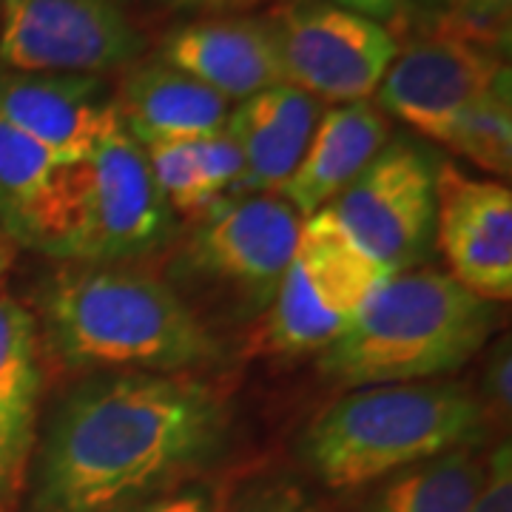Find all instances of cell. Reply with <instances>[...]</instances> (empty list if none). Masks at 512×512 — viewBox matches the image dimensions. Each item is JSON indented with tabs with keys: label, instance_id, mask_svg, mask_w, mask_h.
<instances>
[{
	"label": "cell",
	"instance_id": "cell-1",
	"mask_svg": "<svg viewBox=\"0 0 512 512\" xmlns=\"http://www.w3.org/2000/svg\"><path fill=\"white\" fill-rule=\"evenodd\" d=\"M228 413L188 373H111L60 404L35 450L23 512H109L165 493L217 456Z\"/></svg>",
	"mask_w": 512,
	"mask_h": 512
},
{
	"label": "cell",
	"instance_id": "cell-2",
	"mask_svg": "<svg viewBox=\"0 0 512 512\" xmlns=\"http://www.w3.org/2000/svg\"><path fill=\"white\" fill-rule=\"evenodd\" d=\"M46 339L63 362L185 373L220 345L165 279L128 265H69L43 291Z\"/></svg>",
	"mask_w": 512,
	"mask_h": 512
},
{
	"label": "cell",
	"instance_id": "cell-3",
	"mask_svg": "<svg viewBox=\"0 0 512 512\" xmlns=\"http://www.w3.org/2000/svg\"><path fill=\"white\" fill-rule=\"evenodd\" d=\"M495 330V305L433 268L396 271L333 345L319 373L342 387L430 382L467 365Z\"/></svg>",
	"mask_w": 512,
	"mask_h": 512
},
{
	"label": "cell",
	"instance_id": "cell-4",
	"mask_svg": "<svg viewBox=\"0 0 512 512\" xmlns=\"http://www.w3.org/2000/svg\"><path fill=\"white\" fill-rule=\"evenodd\" d=\"M484 402L453 382L353 387L311 421L302 453L330 490H362L416 461L473 444Z\"/></svg>",
	"mask_w": 512,
	"mask_h": 512
},
{
	"label": "cell",
	"instance_id": "cell-5",
	"mask_svg": "<svg viewBox=\"0 0 512 512\" xmlns=\"http://www.w3.org/2000/svg\"><path fill=\"white\" fill-rule=\"evenodd\" d=\"M168 228L171 205L146 151L117 123L89 157L66 165L60 228L49 256L72 265H126L157 248Z\"/></svg>",
	"mask_w": 512,
	"mask_h": 512
},
{
	"label": "cell",
	"instance_id": "cell-6",
	"mask_svg": "<svg viewBox=\"0 0 512 512\" xmlns=\"http://www.w3.org/2000/svg\"><path fill=\"white\" fill-rule=\"evenodd\" d=\"M387 276L328 208L316 211L302 222L291 265L248 350L288 359L322 353L353 325Z\"/></svg>",
	"mask_w": 512,
	"mask_h": 512
},
{
	"label": "cell",
	"instance_id": "cell-7",
	"mask_svg": "<svg viewBox=\"0 0 512 512\" xmlns=\"http://www.w3.org/2000/svg\"><path fill=\"white\" fill-rule=\"evenodd\" d=\"M265 23L282 83L308 92L322 106L370 100L399 55V40L384 23L325 0H291L265 15Z\"/></svg>",
	"mask_w": 512,
	"mask_h": 512
},
{
	"label": "cell",
	"instance_id": "cell-8",
	"mask_svg": "<svg viewBox=\"0 0 512 512\" xmlns=\"http://www.w3.org/2000/svg\"><path fill=\"white\" fill-rule=\"evenodd\" d=\"M146 40L117 0H0V63L9 72L131 69Z\"/></svg>",
	"mask_w": 512,
	"mask_h": 512
},
{
	"label": "cell",
	"instance_id": "cell-9",
	"mask_svg": "<svg viewBox=\"0 0 512 512\" xmlns=\"http://www.w3.org/2000/svg\"><path fill=\"white\" fill-rule=\"evenodd\" d=\"M328 211L390 274L419 268L436 234V168L413 143H387Z\"/></svg>",
	"mask_w": 512,
	"mask_h": 512
},
{
	"label": "cell",
	"instance_id": "cell-10",
	"mask_svg": "<svg viewBox=\"0 0 512 512\" xmlns=\"http://www.w3.org/2000/svg\"><path fill=\"white\" fill-rule=\"evenodd\" d=\"M507 69L501 55L436 29L393 57L376 89V106L441 143L453 120Z\"/></svg>",
	"mask_w": 512,
	"mask_h": 512
},
{
	"label": "cell",
	"instance_id": "cell-11",
	"mask_svg": "<svg viewBox=\"0 0 512 512\" xmlns=\"http://www.w3.org/2000/svg\"><path fill=\"white\" fill-rule=\"evenodd\" d=\"M302 217L279 194H248L202 214L191 259L202 274L268 308L291 265Z\"/></svg>",
	"mask_w": 512,
	"mask_h": 512
},
{
	"label": "cell",
	"instance_id": "cell-12",
	"mask_svg": "<svg viewBox=\"0 0 512 512\" xmlns=\"http://www.w3.org/2000/svg\"><path fill=\"white\" fill-rule=\"evenodd\" d=\"M436 245L461 288L487 302L512 296V191L453 163L436 171Z\"/></svg>",
	"mask_w": 512,
	"mask_h": 512
},
{
	"label": "cell",
	"instance_id": "cell-13",
	"mask_svg": "<svg viewBox=\"0 0 512 512\" xmlns=\"http://www.w3.org/2000/svg\"><path fill=\"white\" fill-rule=\"evenodd\" d=\"M0 120L55 151L66 163L92 154L117 126L114 92L94 74L0 72Z\"/></svg>",
	"mask_w": 512,
	"mask_h": 512
},
{
	"label": "cell",
	"instance_id": "cell-14",
	"mask_svg": "<svg viewBox=\"0 0 512 512\" xmlns=\"http://www.w3.org/2000/svg\"><path fill=\"white\" fill-rule=\"evenodd\" d=\"M40 345L32 311L0 291V512H18L29 484L43 396Z\"/></svg>",
	"mask_w": 512,
	"mask_h": 512
},
{
	"label": "cell",
	"instance_id": "cell-15",
	"mask_svg": "<svg viewBox=\"0 0 512 512\" xmlns=\"http://www.w3.org/2000/svg\"><path fill=\"white\" fill-rule=\"evenodd\" d=\"M163 60L228 103H242L282 83L274 37L265 18L217 15L185 23L165 37Z\"/></svg>",
	"mask_w": 512,
	"mask_h": 512
},
{
	"label": "cell",
	"instance_id": "cell-16",
	"mask_svg": "<svg viewBox=\"0 0 512 512\" xmlns=\"http://www.w3.org/2000/svg\"><path fill=\"white\" fill-rule=\"evenodd\" d=\"M117 120L137 146L200 140L228 123V100L165 60L131 66L114 94Z\"/></svg>",
	"mask_w": 512,
	"mask_h": 512
},
{
	"label": "cell",
	"instance_id": "cell-17",
	"mask_svg": "<svg viewBox=\"0 0 512 512\" xmlns=\"http://www.w3.org/2000/svg\"><path fill=\"white\" fill-rule=\"evenodd\" d=\"M384 146L387 123L376 103L359 100L330 106L279 197L291 202L302 220H308L328 208Z\"/></svg>",
	"mask_w": 512,
	"mask_h": 512
},
{
	"label": "cell",
	"instance_id": "cell-18",
	"mask_svg": "<svg viewBox=\"0 0 512 512\" xmlns=\"http://www.w3.org/2000/svg\"><path fill=\"white\" fill-rule=\"evenodd\" d=\"M66 165L72 163L0 120V231L12 245L52 254Z\"/></svg>",
	"mask_w": 512,
	"mask_h": 512
},
{
	"label": "cell",
	"instance_id": "cell-19",
	"mask_svg": "<svg viewBox=\"0 0 512 512\" xmlns=\"http://www.w3.org/2000/svg\"><path fill=\"white\" fill-rule=\"evenodd\" d=\"M481 470L476 447L461 444L370 484L359 512H470Z\"/></svg>",
	"mask_w": 512,
	"mask_h": 512
},
{
	"label": "cell",
	"instance_id": "cell-20",
	"mask_svg": "<svg viewBox=\"0 0 512 512\" xmlns=\"http://www.w3.org/2000/svg\"><path fill=\"white\" fill-rule=\"evenodd\" d=\"M225 128L234 134L242 160H245V174H242L237 197L282 194L296 165L302 163L308 143L274 123L251 97L242 100L237 109L228 114Z\"/></svg>",
	"mask_w": 512,
	"mask_h": 512
},
{
	"label": "cell",
	"instance_id": "cell-21",
	"mask_svg": "<svg viewBox=\"0 0 512 512\" xmlns=\"http://www.w3.org/2000/svg\"><path fill=\"white\" fill-rule=\"evenodd\" d=\"M441 146L453 148L493 177H510L512 171V92L510 72H504L487 92L473 100L453 120Z\"/></svg>",
	"mask_w": 512,
	"mask_h": 512
},
{
	"label": "cell",
	"instance_id": "cell-22",
	"mask_svg": "<svg viewBox=\"0 0 512 512\" xmlns=\"http://www.w3.org/2000/svg\"><path fill=\"white\" fill-rule=\"evenodd\" d=\"M151 165V174L163 191L171 211L180 214H208L217 202L208 194L202 180L200 160L194 140L188 143H165V146L143 148Z\"/></svg>",
	"mask_w": 512,
	"mask_h": 512
},
{
	"label": "cell",
	"instance_id": "cell-23",
	"mask_svg": "<svg viewBox=\"0 0 512 512\" xmlns=\"http://www.w3.org/2000/svg\"><path fill=\"white\" fill-rule=\"evenodd\" d=\"M439 26L501 55L510 49L512 0H450Z\"/></svg>",
	"mask_w": 512,
	"mask_h": 512
},
{
	"label": "cell",
	"instance_id": "cell-24",
	"mask_svg": "<svg viewBox=\"0 0 512 512\" xmlns=\"http://www.w3.org/2000/svg\"><path fill=\"white\" fill-rule=\"evenodd\" d=\"M194 148H197L202 180H205V188L214 197V202L220 205L225 200H234L239 183H242V174H245V160H242V151H239L234 134L228 128H220L208 137L194 140Z\"/></svg>",
	"mask_w": 512,
	"mask_h": 512
},
{
	"label": "cell",
	"instance_id": "cell-25",
	"mask_svg": "<svg viewBox=\"0 0 512 512\" xmlns=\"http://www.w3.org/2000/svg\"><path fill=\"white\" fill-rule=\"evenodd\" d=\"M231 512H325V507L299 481L276 476L248 487Z\"/></svg>",
	"mask_w": 512,
	"mask_h": 512
},
{
	"label": "cell",
	"instance_id": "cell-26",
	"mask_svg": "<svg viewBox=\"0 0 512 512\" xmlns=\"http://www.w3.org/2000/svg\"><path fill=\"white\" fill-rule=\"evenodd\" d=\"M470 512H512V450L507 439L484 458Z\"/></svg>",
	"mask_w": 512,
	"mask_h": 512
},
{
	"label": "cell",
	"instance_id": "cell-27",
	"mask_svg": "<svg viewBox=\"0 0 512 512\" xmlns=\"http://www.w3.org/2000/svg\"><path fill=\"white\" fill-rule=\"evenodd\" d=\"M109 512H214V504L208 490L202 487H177Z\"/></svg>",
	"mask_w": 512,
	"mask_h": 512
},
{
	"label": "cell",
	"instance_id": "cell-28",
	"mask_svg": "<svg viewBox=\"0 0 512 512\" xmlns=\"http://www.w3.org/2000/svg\"><path fill=\"white\" fill-rule=\"evenodd\" d=\"M512 359H510V339L498 342L490 356V365H487V379H484V390H487V399L493 404L495 410L507 419L510 416L512 404Z\"/></svg>",
	"mask_w": 512,
	"mask_h": 512
},
{
	"label": "cell",
	"instance_id": "cell-29",
	"mask_svg": "<svg viewBox=\"0 0 512 512\" xmlns=\"http://www.w3.org/2000/svg\"><path fill=\"white\" fill-rule=\"evenodd\" d=\"M325 3L342 6L348 12L365 15V18L379 20V23H390L402 12V0H325Z\"/></svg>",
	"mask_w": 512,
	"mask_h": 512
},
{
	"label": "cell",
	"instance_id": "cell-30",
	"mask_svg": "<svg viewBox=\"0 0 512 512\" xmlns=\"http://www.w3.org/2000/svg\"><path fill=\"white\" fill-rule=\"evenodd\" d=\"M160 3H171L180 9H200V12H237V9H248L256 0H160Z\"/></svg>",
	"mask_w": 512,
	"mask_h": 512
},
{
	"label": "cell",
	"instance_id": "cell-31",
	"mask_svg": "<svg viewBox=\"0 0 512 512\" xmlns=\"http://www.w3.org/2000/svg\"><path fill=\"white\" fill-rule=\"evenodd\" d=\"M12 256H15V245L3 237V231H0V285H3V279H6L9 268H12Z\"/></svg>",
	"mask_w": 512,
	"mask_h": 512
},
{
	"label": "cell",
	"instance_id": "cell-32",
	"mask_svg": "<svg viewBox=\"0 0 512 512\" xmlns=\"http://www.w3.org/2000/svg\"><path fill=\"white\" fill-rule=\"evenodd\" d=\"M421 3H441V6H450V0H421Z\"/></svg>",
	"mask_w": 512,
	"mask_h": 512
}]
</instances>
